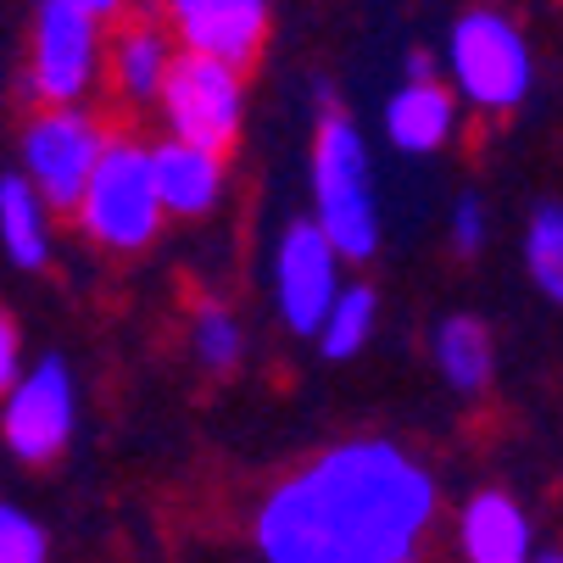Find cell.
<instances>
[{"label":"cell","mask_w":563,"mask_h":563,"mask_svg":"<svg viewBox=\"0 0 563 563\" xmlns=\"http://www.w3.org/2000/svg\"><path fill=\"white\" fill-rule=\"evenodd\" d=\"M156 112H163V129L179 140L234 151L240 123H246V67L179 45L163 78V96H156Z\"/></svg>","instance_id":"cell-7"},{"label":"cell","mask_w":563,"mask_h":563,"mask_svg":"<svg viewBox=\"0 0 563 563\" xmlns=\"http://www.w3.org/2000/svg\"><path fill=\"white\" fill-rule=\"evenodd\" d=\"M0 246H7V263L18 268L51 263V201L23 174L0 179Z\"/></svg>","instance_id":"cell-16"},{"label":"cell","mask_w":563,"mask_h":563,"mask_svg":"<svg viewBox=\"0 0 563 563\" xmlns=\"http://www.w3.org/2000/svg\"><path fill=\"white\" fill-rule=\"evenodd\" d=\"M457 552L463 563H536L530 514L508 492H474L457 514Z\"/></svg>","instance_id":"cell-14"},{"label":"cell","mask_w":563,"mask_h":563,"mask_svg":"<svg viewBox=\"0 0 563 563\" xmlns=\"http://www.w3.org/2000/svg\"><path fill=\"white\" fill-rule=\"evenodd\" d=\"M23 374V335H18V318L0 307V396H7Z\"/></svg>","instance_id":"cell-22"},{"label":"cell","mask_w":563,"mask_h":563,"mask_svg":"<svg viewBox=\"0 0 563 563\" xmlns=\"http://www.w3.org/2000/svg\"><path fill=\"white\" fill-rule=\"evenodd\" d=\"M408 78H435V67H430V56H424V51H413V56H408Z\"/></svg>","instance_id":"cell-24"},{"label":"cell","mask_w":563,"mask_h":563,"mask_svg":"<svg viewBox=\"0 0 563 563\" xmlns=\"http://www.w3.org/2000/svg\"><path fill=\"white\" fill-rule=\"evenodd\" d=\"M341 246L324 234L318 218H296L285 223L279 246H274V307L296 335H318L324 312L341 296Z\"/></svg>","instance_id":"cell-9"},{"label":"cell","mask_w":563,"mask_h":563,"mask_svg":"<svg viewBox=\"0 0 563 563\" xmlns=\"http://www.w3.org/2000/svg\"><path fill=\"white\" fill-rule=\"evenodd\" d=\"M107 140L112 129L90 107H34V118L18 134V156H23L18 174L51 201V212H73Z\"/></svg>","instance_id":"cell-6"},{"label":"cell","mask_w":563,"mask_h":563,"mask_svg":"<svg viewBox=\"0 0 563 563\" xmlns=\"http://www.w3.org/2000/svg\"><path fill=\"white\" fill-rule=\"evenodd\" d=\"M525 274L530 285L563 307V201H547L525 223Z\"/></svg>","instance_id":"cell-18"},{"label":"cell","mask_w":563,"mask_h":563,"mask_svg":"<svg viewBox=\"0 0 563 563\" xmlns=\"http://www.w3.org/2000/svg\"><path fill=\"white\" fill-rule=\"evenodd\" d=\"M174 56H179V40L163 23V12L134 7L129 18L107 23V90L123 107H156Z\"/></svg>","instance_id":"cell-11"},{"label":"cell","mask_w":563,"mask_h":563,"mask_svg":"<svg viewBox=\"0 0 563 563\" xmlns=\"http://www.w3.org/2000/svg\"><path fill=\"white\" fill-rule=\"evenodd\" d=\"M190 352H196V363H201L207 374H234L240 352H246V335H240V324H234L229 307L201 301V307L190 312Z\"/></svg>","instance_id":"cell-19"},{"label":"cell","mask_w":563,"mask_h":563,"mask_svg":"<svg viewBox=\"0 0 563 563\" xmlns=\"http://www.w3.org/2000/svg\"><path fill=\"white\" fill-rule=\"evenodd\" d=\"M67 218L101 252H118V257L145 252L168 223L163 190H156V168H151V145H140L134 134H112L85 196H78V207Z\"/></svg>","instance_id":"cell-3"},{"label":"cell","mask_w":563,"mask_h":563,"mask_svg":"<svg viewBox=\"0 0 563 563\" xmlns=\"http://www.w3.org/2000/svg\"><path fill=\"white\" fill-rule=\"evenodd\" d=\"M374 324H379V290L374 285H341L335 307L324 312V324H318L312 341H318L324 357L346 363V357H357L374 341Z\"/></svg>","instance_id":"cell-17"},{"label":"cell","mask_w":563,"mask_h":563,"mask_svg":"<svg viewBox=\"0 0 563 563\" xmlns=\"http://www.w3.org/2000/svg\"><path fill=\"white\" fill-rule=\"evenodd\" d=\"M312 218L341 246L346 263H368L379 252V196H374V156L363 129L335 107L318 118L312 134Z\"/></svg>","instance_id":"cell-2"},{"label":"cell","mask_w":563,"mask_h":563,"mask_svg":"<svg viewBox=\"0 0 563 563\" xmlns=\"http://www.w3.org/2000/svg\"><path fill=\"white\" fill-rule=\"evenodd\" d=\"M0 563H51V536L18 503H0Z\"/></svg>","instance_id":"cell-20"},{"label":"cell","mask_w":563,"mask_h":563,"mask_svg":"<svg viewBox=\"0 0 563 563\" xmlns=\"http://www.w3.org/2000/svg\"><path fill=\"white\" fill-rule=\"evenodd\" d=\"M446 240H452V252L457 257H479V246L492 240V212L486 201H479L474 190L452 201V218H446Z\"/></svg>","instance_id":"cell-21"},{"label":"cell","mask_w":563,"mask_h":563,"mask_svg":"<svg viewBox=\"0 0 563 563\" xmlns=\"http://www.w3.org/2000/svg\"><path fill=\"white\" fill-rule=\"evenodd\" d=\"M536 563H563V552H541V558H536Z\"/></svg>","instance_id":"cell-25"},{"label":"cell","mask_w":563,"mask_h":563,"mask_svg":"<svg viewBox=\"0 0 563 563\" xmlns=\"http://www.w3.org/2000/svg\"><path fill=\"white\" fill-rule=\"evenodd\" d=\"M435 474L396 441L307 457L257 508L263 563H419L435 530Z\"/></svg>","instance_id":"cell-1"},{"label":"cell","mask_w":563,"mask_h":563,"mask_svg":"<svg viewBox=\"0 0 563 563\" xmlns=\"http://www.w3.org/2000/svg\"><path fill=\"white\" fill-rule=\"evenodd\" d=\"M78 7H85L90 18H101V23H118V18H129L140 0H78Z\"/></svg>","instance_id":"cell-23"},{"label":"cell","mask_w":563,"mask_h":563,"mask_svg":"<svg viewBox=\"0 0 563 563\" xmlns=\"http://www.w3.org/2000/svg\"><path fill=\"white\" fill-rule=\"evenodd\" d=\"M156 12L185 51L223 56L234 67H252L274 29L268 0H156Z\"/></svg>","instance_id":"cell-10"},{"label":"cell","mask_w":563,"mask_h":563,"mask_svg":"<svg viewBox=\"0 0 563 563\" xmlns=\"http://www.w3.org/2000/svg\"><path fill=\"white\" fill-rule=\"evenodd\" d=\"M446 73H452L457 101L503 118V112L525 107L536 62H530V45H525V34L508 12L474 7L446 34Z\"/></svg>","instance_id":"cell-5"},{"label":"cell","mask_w":563,"mask_h":563,"mask_svg":"<svg viewBox=\"0 0 563 563\" xmlns=\"http://www.w3.org/2000/svg\"><path fill=\"white\" fill-rule=\"evenodd\" d=\"M223 156L229 151H212V145H196V140H179V134H163L151 145V168H156V190H163V207L168 218H207L223 196Z\"/></svg>","instance_id":"cell-12"},{"label":"cell","mask_w":563,"mask_h":563,"mask_svg":"<svg viewBox=\"0 0 563 563\" xmlns=\"http://www.w3.org/2000/svg\"><path fill=\"white\" fill-rule=\"evenodd\" d=\"M107 85V23L78 0H34L29 23V107H85Z\"/></svg>","instance_id":"cell-4"},{"label":"cell","mask_w":563,"mask_h":563,"mask_svg":"<svg viewBox=\"0 0 563 563\" xmlns=\"http://www.w3.org/2000/svg\"><path fill=\"white\" fill-rule=\"evenodd\" d=\"M73 424H78V390L62 357H40L0 396V441L29 468L56 463L73 441Z\"/></svg>","instance_id":"cell-8"},{"label":"cell","mask_w":563,"mask_h":563,"mask_svg":"<svg viewBox=\"0 0 563 563\" xmlns=\"http://www.w3.org/2000/svg\"><path fill=\"white\" fill-rule=\"evenodd\" d=\"M457 134V90L441 78H401L385 101V140L401 156H435Z\"/></svg>","instance_id":"cell-13"},{"label":"cell","mask_w":563,"mask_h":563,"mask_svg":"<svg viewBox=\"0 0 563 563\" xmlns=\"http://www.w3.org/2000/svg\"><path fill=\"white\" fill-rule=\"evenodd\" d=\"M430 346H435L441 379H446L457 396H479V390L492 385V374H497V346H492V330L479 324V318H468V312L441 318Z\"/></svg>","instance_id":"cell-15"}]
</instances>
